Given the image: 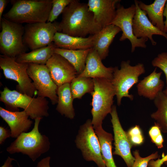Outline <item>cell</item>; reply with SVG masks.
<instances>
[{
  "mask_svg": "<svg viewBox=\"0 0 167 167\" xmlns=\"http://www.w3.org/2000/svg\"><path fill=\"white\" fill-rule=\"evenodd\" d=\"M59 23L61 32L74 36L86 37L101 29L96 23L87 3L72 0L62 13Z\"/></svg>",
  "mask_w": 167,
  "mask_h": 167,
  "instance_id": "1",
  "label": "cell"
},
{
  "mask_svg": "<svg viewBox=\"0 0 167 167\" xmlns=\"http://www.w3.org/2000/svg\"><path fill=\"white\" fill-rule=\"evenodd\" d=\"M11 2L12 7L3 17L20 24L46 22L52 5V0H15Z\"/></svg>",
  "mask_w": 167,
  "mask_h": 167,
  "instance_id": "2",
  "label": "cell"
},
{
  "mask_svg": "<svg viewBox=\"0 0 167 167\" xmlns=\"http://www.w3.org/2000/svg\"><path fill=\"white\" fill-rule=\"evenodd\" d=\"M42 118L35 119L34 127L29 132L21 134L6 148L10 154L21 153L28 156L34 162L49 149L50 143L48 137L39 132V126Z\"/></svg>",
  "mask_w": 167,
  "mask_h": 167,
  "instance_id": "3",
  "label": "cell"
},
{
  "mask_svg": "<svg viewBox=\"0 0 167 167\" xmlns=\"http://www.w3.org/2000/svg\"><path fill=\"white\" fill-rule=\"evenodd\" d=\"M0 93V101L4 104L7 110L16 111L18 108H22L34 120L49 116V102L46 98L31 97L17 91L11 90L7 87Z\"/></svg>",
  "mask_w": 167,
  "mask_h": 167,
  "instance_id": "4",
  "label": "cell"
},
{
  "mask_svg": "<svg viewBox=\"0 0 167 167\" xmlns=\"http://www.w3.org/2000/svg\"><path fill=\"white\" fill-rule=\"evenodd\" d=\"M93 91L90 105L92 123L95 130L102 127L103 121L111 113L115 92L111 80L103 78L93 79Z\"/></svg>",
  "mask_w": 167,
  "mask_h": 167,
  "instance_id": "5",
  "label": "cell"
},
{
  "mask_svg": "<svg viewBox=\"0 0 167 167\" xmlns=\"http://www.w3.org/2000/svg\"><path fill=\"white\" fill-rule=\"evenodd\" d=\"M130 61H122L120 68L114 67L113 77L111 82L115 92L117 104L120 106L122 99L126 97L131 101L134 99V96L129 94V90L139 82V77L145 72L144 65L138 63L133 66L130 65Z\"/></svg>",
  "mask_w": 167,
  "mask_h": 167,
  "instance_id": "6",
  "label": "cell"
},
{
  "mask_svg": "<svg viewBox=\"0 0 167 167\" xmlns=\"http://www.w3.org/2000/svg\"><path fill=\"white\" fill-rule=\"evenodd\" d=\"M0 24V51L2 55L15 58L25 53L26 47L23 41L24 27L3 17Z\"/></svg>",
  "mask_w": 167,
  "mask_h": 167,
  "instance_id": "7",
  "label": "cell"
},
{
  "mask_svg": "<svg viewBox=\"0 0 167 167\" xmlns=\"http://www.w3.org/2000/svg\"><path fill=\"white\" fill-rule=\"evenodd\" d=\"M77 147L87 161H94L98 167H106L102 158L98 138L92 120L88 119L80 126L75 141Z\"/></svg>",
  "mask_w": 167,
  "mask_h": 167,
  "instance_id": "8",
  "label": "cell"
},
{
  "mask_svg": "<svg viewBox=\"0 0 167 167\" xmlns=\"http://www.w3.org/2000/svg\"><path fill=\"white\" fill-rule=\"evenodd\" d=\"M24 28L23 42L32 50L48 46L55 33L61 32L59 23L55 21L27 24Z\"/></svg>",
  "mask_w": 167,
  "mask_h": 167,
  "instance_id": "9",
  "label": "cell"
},
{
  "mask_svg": "<svg viewBox=\"0 0 167 167\" xmlns=\"http://www.w3.org/2000/svg\"><path fill=\"white\" fill-rule=\"evenodd\" d=\"M28 64L18 63L15 58L0 55V67L5 78L18 83V92L33 97L37 92L28 75Z\"/></svg>",
  "mask_w": 167,
  "mask_h": 167,
  "instance_id": "10",
  "label": "cell"
},
{
  "mask_svg": "<svg viewBox=\"0 0 167 167\" xmlns=\"http://www.w3.org/2000/svg\"><path fill=\"white\" fill-rule=\"evenodd\" d=\"M27 72L33 81L38 96L48 97L52 104L57 103V86L53 81L50 71L46 65L28 64Z\"/></svg>",
  "mask_w": 167,
  "mask_h": 167,
  "instance_id": "11",
  "label": "cell"
},
{
  "mask_svg": "<svg viewBox=\"0 0 167 167\" xmlns=\"http://www.w3.org/2000/svg\"><path fill=\"white\" fill-rule=\"evenodd\" d=\"M135 12V6L132 4L125 8L123 6L118 5L115 16L111 24L119 27L122 32L119 38L120 41L128 39L131 44V52H133L136 48H146V42L148 39L138 38L134 35L133 31V20Z\"/></svg>",
  "mask_w": 167,
  "mask_h": 167,
  "instance_id": "12",
  "label": "cell"
},
{
  "mask_svg": "<svg viewBox=\"0 0 167 167\" xmlns=\"http://www.w3.org/2000/svg\"><path fill=\"white\" fill-rule=\"evenodd\" d=\"M110 114L114 133L115 146V150L113 154L120 156L127 167H131L135 161V158L131 152L132 146L127 133L124 130L121 126L115 105L113 106Z\"/></svg>",
  "mask_w": 167,
  "mask_h": 167,
  "instance_id": "13",
  "label": "cell"
},
{
  "mask_svg": "<svg viewBox=\"0 0 167 167\" xmlns=\"http://www.w3.org/2000/svg\"><path fill=\"white\" fill-rule=\"evenodd\" d=\"M52 78L58 87L66 83H71L77 76L76 71L65 58L54 53L46 64Z\"/></svg>",
  "mask_w": 167,
  "mask_h": 167,
  "instance_id": "14",
  "label": "cell"
},
{
  "mask_svg": "<svg viewBox=\"0 0 167 167\" xmlns=\"http://www.w3.org/2000/svg\"><path fill=\"white\" fill-rule=\"evenodd\" d=\"M135 12L133 20V31L134 36L138 38L149 39L153 46L156 42L153 39L154 35H161L167 40V33L159 30L153 25L147 16L146 12L139 7L138 1L135 0Z\"/></svg>",
  "mask_w": 167,
  "mask_h": 167,
  "instance_id": "15",
  "label": "cell"
},
{
  "mask_svg": "<svg viewBox=\"0 0 167 167\" xmlns=\"http://www.w3.org/2000/svg\"><path fill=\"white\" fill-rule=\"evenodd\" d=\"M120 0H89V10L93 14L96 23L102 29L110 24L116 15V6Z\"/></svg>",
  "mask_w": 167,
  "mask_h": 167,
  "instance_id": "16",
  "label": "cell"
},
{
  "mask_svg": "<svg viewBox=\"0 0 167 167\" xmlns=\"http://www.w3.org/2000/svg\"><path fill=\"white\" fill-rule=\"evenodd\" d=\"M0 116L7 123L11 132V137L17 138L21 134L27 132L33 122L25 111H11L0 107Z\"/></svg>",
  "mask_w": 167,
  "mask_h": 167,
  "instance_id": "17",
  "label": "cell"
},
{
  "mask_svg": "<svg viewBox=\"0 0 167 167\" xmlns=\"http://www.w3.org/2000/svg\"><path fill=\"white\" fill-rule=\"evenodd\" d=\"M114 70V67L105 66L97 52L91 48L87 57L84 70L77 76L103 78L111 81Z\"/></svg>",
  "mask_w": 167,
  "mask_h": 167,
  "instance_id": "18",
  "label": "cell"
},
{
  "mask_svg": "<svg viewBox=\"0 0 167 167\" xmlns=\"http://www.w3.org/2000/svg\"><path fill=\"white\" fill-rule=\"evenodd\" d=\"M121 31L119 27L110 24L93 35L92 48L97 52L102 60L105 59L108 55L110 45L115 36Z\"/></svg>",
  "mask_w": 167,
  "mask_h": 167,
  "instance_id": "19",
  "label": "cell"
},
{
  "mask_svg": "<svg viewBox=\"0 0 167 167\" xmlns=\"http://www.w3.org/2000/svg\"><path fill=\"white\" fill-rule=\"evenodd\" d=\"M156 68L150 75L140 81L137 86L139 95L154 100L159 92L163 91L164 82L161 79L162 72H157Z\"/></svg>",
  "mask_w": 167,
  "mask_h": 167,
  "instance_id": "20",
  "label": "cell"
},
{
  "mask_svg": "<svg viewBox=\"0 0 167 167\" xmlns=\"http://www.w3.org/2000/svg\"><path fill=\"white\" fill-rule=\"evenodd\" d=\"M93 36L82 37L70 36L61 32H57L54 37L53 42L58 48L69 49H86L92 48Z\"/></svg>",
  "mask_w": 167,
  "mask_h": 167,
  "instance_id": "21",
  "label": "cell"
},
{
  "mask_svg": "<svg viewBox=\"0 0 167 167\" xmlns=\"http://www.w3.org/2000/svg\"><path fill=\"white\" fill-rule=\"evenodd\" d=\"M58 97L56 110L62 115L73 119L75 116L73 105V98L71 93L70 83H66L58 87L57 90Z\"/></svg>",
  "mask_w": 167,
  "mask_h": 167,
  "instance_id": "22",
  "label": "cell"
},
{
  "mask_svg": "<svg viewBox=\"0 0 167 167\" xmlns=\"http://www.w3.org/2000/svg\"><path fill=\"white\" fill-rule=\"evenodd\" d=\"M56 47L52 42L46 46L21 54L15 58V60L19 63L45 65Z\"/></svg>",
  "mask_w": 167,
  "mask_h": 167,
  "instance_id": "23",
  "label": "cell"
},
{
  "mask_svg": "<svg viewBox=\"0 0 167 167\" xmlns=\"http://www.w3.org/2000/svg\"><path fill=\"white\" fill-rule=\"evenodd\" d=\"M166 2V0H155L152 3L147 5L138 1L139 8L146 12L152 24L164 32L163 12Z\"/></svg>",
  "mask_w": 167,
  "mask_h": 167,
  "instance_id": "24",
  "label": "cell"
},
{
  "mask_svg": "<svg viewBox=\"0 0 167 167\" xmlns=\"http://www.w3.org/2000/svg\"><path fill=\"white\" fill-rule=\"evenodd\" d=\"M91 49L73 50L56 47L54 51V53L65 58L74 66L76 71L77 75L84 70L86 58Z\"/></svg>",
  "mask_w": 167,
  "mask_h": 167,
  "instance_id": "25",
  "label": "cell"
},
{
  "mask_svg": "<svg viewBox=\"0 0 167 167\" xmlns=\"http://www.w3.org/2000/svg\"><path fill=\"white\" fill-rule=\"evenodd\" d=\"M95 131L99 141L102 156L106 167H117L112 153V134L105 131L102 127L95 130Z\"/></svg>",
  "mask_w": 167,
  "mask_h": 167,
  "instance_id": "26",
  "label": "cell"
},
{
  "mask_svg": "<svg viewBox=\"0 0 167 167\" xmlns=\"http://www.w3.org/2000/svg\"><path fill=\"white\" fill-rule=\"evenodd\" d=\"M157 110L151 115L155 120V124L158 126L161 131L167 133V95L162 91L159 92L154 100Z\"/></svg>",
  "mask_w": 167,
  "mask_h": 167,
  "instance_id": "27",
  "label": "cell"
},
{
  "mask_svg": "<svg viewBox=\"0 0 167 167\" xmlns=\"http://www.w3.org/2000/svg\"><path fill=\"white\" fill-rule=\"evenodd\" d=\"M70 88L73 99H81L86 93L91 94L93 91V79L77 76L70 83Z\"/></svg>",
  "mask_w": 167,
  "mask_h": 167,
  "instance_id": "28",
  "label": "cell"
},
{
  "mask_svg": "<svg viewBox=\"0 0 167 167\" xmlns=\"http://www.w3.org/2000/svg\"><path fill=\"white\" fill-rule=\"evenodd\" d=\"M72 0H52V7L47 22H53L62 13Z\"/></svg>",
  "mask_w": 167,
  "mask_h": 167,
  "instance_id": "29",
  "label": "cell"
},
{
  "mask_svg": "<svg viewBox=\"0 0 167 167\" xmlns=\"http://www.w3.org/2000/svg\"><path fill=\"white\" fill-rule=\"evenodd\" d=\"M129 140L132 146H136L143 143L144 138L139 126L136 125L126 132Z\"/></svg>",
  "mask_w": 167,
  "mask_h": 167,
  "instance_id": "30",
  "label": "cell"
},
{
  "mask_svg": "<svg viewBox=\"0 0 167 167\" xmlns=\"http://www.w3.org/2000/svg\"><path fill=\"white\" fill-rule=\"evenodd\" d=\"M133 154L135 158L134 163L131 167H147L149 161L159 157L158 152L144 157H141L138 150H136L133 152Z\"/></svg>",
  "mask_w": 167,
  "mask_h": 167,
  "instance_id": "31",
  "label": "cell"
},
{
  "mask_svg": "<svg viewBox=\"0 0 167 167\" xmlns=\"http://www.w3.org/2000/svg\"><path fill=\"white\" fill-rule=\"evenodd\" d=\"M149 135L151 139L152 142L157 147L161 149L163 148L164 139L161 133V131L156 125L155 124L150 129Z\"/></svg>",
  "mask_w": 167,
  "mask_h": 167,
  "instance_id": "32",
  "label": "cell"
},
{
  "mask_svg": "<svg viewBox=\"0 0 167 167\" xmlns=\"http://www.w3.org/2000/svg\"><path fill=\"white\" fill-rule=\"evenodd\" d=\"M153 66L157 67L164 72L167 84V53L162 52L159 54L152 62Z\"/></svg>",
  "mask_w": 167,
  "mask_h": 167,
  "instance_id": "33",
  "label": "cell"
},
{
  "mask_svg": "<svg viewBox=\"0 0 167 167\" xmlns=\"http://www.w3.org/2000/svg\"><path fill=\"white\" fill-rule=\"evenodd\" d=\"M167 161V154L165 155L163 152L162 155V158L160 159L159 157L156 161L152 160L149 162L148 165V167H161L162 165Z\"/></svg>",
  "mask_w": 167,
  "mask_h": 167,
  "instance_id": "34",
  "label": "cell"
},
{
  "mask_svg": "<svg viewBox=\"0 0 167 167\" xmlns=\"http://www.w3.org/2000/svg\"><path fill=\"white\" fill-rule=\"evenodd\" d=\"M11 137L10 130L2 126H0V144H2L5 140Z\"/></svg>",
  "mask_w": 167,
  "mask_h": 167,
  "instance_id": "35",
  "label": "cell"
},
{
  "mask_svg": "<svg viewBox=\"0 0 167 167\" xmlns=\"http://www.w3.org/2000/svg\"><path fill=\"white\" fill-rule=\"evenodd\" d=\"M50 156L43 158L38 162L36 167H50Z\"/></svg>",
  "mask_w": 167,
  "mask_h": 167,
  "instance_id": "36",
  "label": "cell"
},
{
  "mask_svg": "<svg viewBox=\"0 0 167 167\" xmlns=\"http://www.w3.org/2000/svg\"><path fill=\"white\" fill-rule=\"evenodd\" d=\"M8 1L0 0V22L1 21L3 12Z\"/></svg>",
  "mask_w": 167,
  "mask_h": 167,
  "instance_id": "37",
  "label": "cell"
},
{
  "mask_svg": "<svg viewBox=\"0 0 167 167\" xmlns=\"http://www.w3.org/2000/svg\"><path fill=\"white\" fill-rule=\"evenodd\" d=\"M14 161H15L14 158L8 156L4 164L1 167H14L12 165V162Z\"/></svg>",
  "mask_w": 167,
  "mask_h": 167,
  "instance_id": "38",
  "label": "cell"
},
{
  "mask_svg": "<svg viewBox=\"0 0 167 167\" xmlns=\"http://www.w3.org/2000/svg\"><path fill=\"white\" fill-rule=\"evenodd\" d=\"M163 16L166 17V20L164 22L165 24V32H167V0L165 6L164 12Z\"/></svg>",
  "mask_w": 167,
  "mask_h": 167,
  "instance_id": "39",
  "label": "cell"
},
{
  "mask_svg": "<svg viewBox=\"0 0 167 167\" xmlns=\"http://www.w3.org/2000/svg\"><path fill=\"white\" fill-rule=\"evenodd\" d=\"M163 92L166 95H167V86L166 88L163 91Z\"/></svg>",
  "mask_w": 167,
  "mask_h": 167,
  "instance_id": "40",
  "label": "cell"
},
{
  "mask_svg": "<svg viewBox=\"0 0 167 167\" xmlns=\"http://www.w3.org/2000/svg\"><path fill=\"white\" fill-rule=\"evenodd\" d=\"M164 163H165V165H167V161H166V162H165ZM165 167V166H163V167ZM166 167H167V166Z\"/></svg>",
  "mask_w": 167,
  "mask_h": 167,
  "instance_id": "41",
  "label": "cell"
},
{
  "mask_svg": "<svg viewBox=\"0 0 167 167\" xmlns=\"http://www.w3.org/2000/svg\"><path fill=\"white\" fill-rule=\"evenodd\" d=\"M93 167V166H91V167Z\"/></svg>",
  "mask_w": 167,
  "mask_h": 167,
  "instance_id": "42",
  "label": "cell"
}]
</instances>
